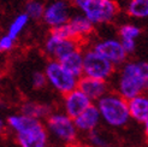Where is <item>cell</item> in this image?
Here are the masks:
<instances>
[{
	"label": "cell",
	"instance_id": "obj_1",
	"mask_svg": "<svg viewBox=\"0 0 148 147\" xmlns=\"http://www.w3.org/2000/svg\"><path fill=\"white\" fill-rule=\"evenodd\" d=\"M6 127L14 134L19 147H48L49 135L42 121L23 113H13L7 117Z\"/></svg>",
	"mask_w": 148,
	"mask_h": 147
},
{
	"label": "cell",
	"instance_id": "obj_2",
	"mask_svg": "<svg viewBox=\"0 0 148 147\" xmlns=\"http://www.w3.org/2000/svg\"><path fill=\"white\" fill-rule=\"evenodd\" d=\"M148 87V64L143 60H127L121 65L116 93L125 100L145 94Z\"/></svg>",
	"mask_w": 148,
	"mask_h": 147
},
{
	"label": "cell",
	"instance_id": "obj_3",
	"mask_svg": "<svg viewBox=\"0 0 148 147\" xmlns=\"http://www.w3.org/2000/svg\"><path fill=\"white\" fill-rule=\"evenodd\" d=\"M97 106L101 122L107 124L111 128H123L130 121L128 100H125L116 92H108L99 100Z\"/></svg>",
	"mask_w": 148,
	"mask_h": 147
},
{
	"label": "cell",
	"instance_id": "obj_4",
	"mask_svg": "<svg viewBox=\"0 0 148 147\" xmlns=\"http://www.w3.org/2000/svg\"><path fill=\"white\" fill-rule=\"evenodd\" d=\"M93 25L108 24L117 18L119 6L114 0H70Z\"/></svg>",
	"mask_w": 148,
	"mask_h": 147
},
{
	"label": "cell",
	"instance_id": "obj_5",
	"mask_svg": "<svg viewBox=\"0 0 148 147\" xmlns=\"http://www.w3.org/2000/svg\"><path fill=\"white\" fill-rule=\"evenodd\" d=\"M42 71L45 74L47 84L59 94L65 95L77 88L78 77L69 72L58 60L49 59Z\"/></svg>",
	"mask_w": 148,
	"mask_h": 147
},
{
	"label": "cell",
	"instance_id": "obj_6",
	"mask_svg": "<svg viewBox=\"0 0 148 147\" xmlns=\"http://www.w3.org/2000/svg\"><path fill=\"white\" fill-rule=\"evenodd\" d=\"M46 130L48 135L64 145L77 142L78 131L71 117L64 112H52L46 118Z\"/></svg>",
	"mask_w": 148,
	"mask_h": 147
},
{
	"label": "cell",
	"instance_id": "obj_7",
	"mask_svg": "<svg viewBox=\"0 0 148 147\" xmlns=\"http://www.w3.org/2000/svg\"><path fill=\"white\" fill-rule=\"evenodd\" d=\"M83 52V70L82 76L107 81L114 75L116 67L108 60L98 54L93 48H87Z\"/></svg>",
	"mask_w": 148,
	"mask_h": 147
},
{
	"label": "cell",
	"instance_id": "obj_8",
	"mask_svg": "<svg viewBox=\"0 0 148 147\" xmlns=\"http://www.w3.org/2000/svg\"><path fill=\"white\" fill-rule=\"evenodd\" d=\"M94 27L95 25H93L83 14L76 13L70 17L68 23H65L64 25L58 27L56 29H52L51 33L60 36V38L73 39L81 42L82 40L89 38L93 34Z\"/></svg>",
	"mask_w": 148,
	"mask_h": 147
},
{
	"label": "cell",
	"instance_id": "obj_9",
	"mask_svg": "<svg viewBox=\"0 0 148 147\" xmlns=\"http://www.w3.org/2000/svg\"><path fill=\"white\" fill-rule=\"evenodd\" d=\"M72 16V4L70 0H49L45 4L42 21L51 29L62 27Z\"/></svg>",
	"mask_w": 148,
	"mask_h": 147
},
{
	"label": "cell",
	"instance_id": "obj_10",
	"mask_svg": "<svg viewBox=\"0 0 148 147\" xmlns=\"http://www.w3.org/2000/svg\"><path fill=\"white\" fill-rule=\"evenodd\" d=\"M93 48L98 54L108 60L113 67H121V65L128 60V54L122 46L119 39L116 38H106L98 40L93 43Z\"/></svg>",
	"mask_w": 148,
	"mask_h": 147
},
{
	"label": "cell",
	"instance_id": "obj_11",
	"mask_svg": "<svg viewBox=\"0 0 148 147\" xmlns=\"http://www.w3.org/2000/svg\"><path fill=\"white\" fill-rule=\"evenodd\" d=\"M81 42L73 39L60 38L53 33H51L43 43V52L45 54L53 60H60L62 58L68 56L69 53L76 49H79Z\"/></svg>",
	"mask_w": 148,
	"mask_h": 147
},
{
	"label": "cell",
	"instance_id": "obj_12",
	"mask_svg": "<svg viewBox=\"0 0 148 147\" xmlns=\"http://www.w3.org/2000/svg\"><path fill=\"white\" fill-rule=\"evenodd\" d=\"M93 101L83 94L78 88L63 95V110L64 113L73 120L79 113H82L87 107H89Z\"/></svg>",
	"mask_w": 148,
	"mask_h": 147
},
{
	"label": "cell",
	"instance_id": "obj_13",
	"mask_svg": "<svg viewBox=\"0 0 148 147\" xmlns=\"http://www.w3.org/2000/svg\"><path fill=\"white\" fill-rule=\"evenodd\" d=\"M77 88L83 94H86L90 99V101H97L110 92V86L107 81L97 80L87 76H81L78 78Z\"/></svg>",
	"mask_w": 148,
	"mask_h": 147
},
{
	"label": "cell",
	"instance_id": "obj_14",
	"mask_svg": "<svg viewBox=\"0 0 148 147\" xmlns=\"http://www.w3.org/2000/svg\"><path fill=\"white\" fill-rule=\"evenodd\" d=\"M142 34V29L135 23H124L118 29L119 41L128 56L132 54L137 48V40Z\"/></svg>",
	"mask_w": 148,
	"mask_h": 147
},
{
	"label": "cell",
	"instance_id": "obj_15",
	"mask_svg": "<svg viewBox=\"0 0 148 147\" xmlns=\"http://www.w3.org/2000/svg\"><path fill=\"white\" fill-rule=\"evenodd\" d=\"M73 123H75V127L78 133L84 135L88 134L89 131L99 128L101 118L97 106L92 104L89 107H87L82 113H79L77 117L73 118Z\"/></svg>",
	"mask_w": 148,
	"mask_h": 147
},
{
	"label": "cell",
	"instance_id": "obj_16",
	"mask_svg": "<svg viewBox=\"0 0 148 147\" xmlns=\"http://www.w3.org/2000/svg\"><path fill=\"white\" fill-rule=\"evenodd\" d=\"M128 110L130 120H134L137 123L148 126V98L145 94L137 95L128 100Z\"/></svg>",
	"mask_w": 148,
	"mask_h": 147
},
{
	"label": "cell",
	"instance_id": "obj_17",
	"mask_svg": "<svg viewBox=\"0 0 148 147\" xmlns=\"http://www.w3.org/2000/svg\"><path fill=\"white\" fill-rule=\"evenodd\" d=\"M21 113H23L28 117H32V118L42 121L46 120L52 113V110L49 105L43 104V102L27 100L21 105Z\"/></svg>",
	"mask_w": 148,
	"mask_h": 147
},
{
	"label": "cell",
	"instance_id": "obj_18",
	"mask_svg": "<svg viewBox=\"0 0 148 147\" xmlns=\"http://www.w3.org/2000/svg\"><path fill=\"white\" fill-rule=\"evenodd\" d=\"M63 67L68 70L69 72H71L73 76L76 77H81L82 76V70H83V52L82 49H76L73 52L69 53L68 56H65L64 58H62L59 60Z\"/></svg>",
	"mask_w": 148,
	"mask_h": 147
},
{
	"label": "cell",
	"instance_id": "obj_19",
	"mask_svg": "<svg viewBox=\"0 0 148 147\" xmlns=\"http://www.w3.org/2000/svg\"><path fill=\"white\" fill-rule=\"evenodd\" d=\"M86 137L88 147H111V145H112L111 136L105 131L100 130L99 128L86 134Z\"/></svg>",
	"mask_w": 148,
	"mask_h": 147
},
{
	"label": "cell",
	"instance_id": "obj_20",
	"mask_svg": "<svg viewBox=\"0 0 148 147\" xmlns=\"http://www.w3.org/2000/svg\"><path fill=\"white\" fill-rule=\"evenodd\" d=\"M125 11L132 18L145 19L148 17V0H129Z\"/></svg>",
	"mask_w": 148,
	"mask_h": 147
},
{
	"label": "cell",
	"instance_id": "obj_21",
	"mask_svg": "<svg viewBox=\"0 0 148 147\" xmlns=\"http://www.w3.org/2000/svg\"><path fill=\"white\" fill-rule=\"evenodd\" d=\"M29 17L27 16V14L23 12V13H19L17 14L16 17L13 18V21L10 23L9 25V29H7V35L10 36V38H12L13 40H17L18 36L23 33V30L25 29V27L28 25L29 23Z\"/></svg>",
	"mask_w": 148,
	"mask_h": 147
},
{
	"label": "cell",
	"instance_id": "obj_22",
	"mask_svg": "<svg viewBox=\"0 0 148 147\" xmlns=\"http://www.w3.org/2000/svg\"><path fill=\"white\" fill-rule=\"evenodd\" d=\"M45 4L41 0H27L24 5V13L29 17V19L38 21L42 18Z\"/></svg>",
	"mask_w": 148,
	"mask_h": 147
},
{
	"label": "cell",
	"instance_id": "obj_23",
	"mask_svg": "<svg viewBox=\"0 0 148 147\" xmlns=\"http://www.w3.org/2000/svg\"><path fill=\"white\" fill-rule=\"evenodd\" d=\"M30 83H32V87L36 91H40V89H43L46 86H47V81H46V77H45V74L43 71H34L30 76Z\"/></svg>",
	"mask_w": 148,
	"mask_h": 147
},
{
	"label": "cell",
	"instance_id": "obj_24",
	"mask_svg": "<svg viewBox=\"0 0 148 147\" xmlns=\"http://www.w3.org/2000/svg\"><path fill=\"white\" fill-rule=\"evenodd\" d=\"M14 45H16V40L10 38L7 34L3 35L1 38H0V51H1L3 53L11 52L14 47Z\"/></svg>",
	"mask_w": 148,
	"mask_h": 147
},
{
	"label": "cell",
	"instance_id": "obj_25",
	"mask_svg": "<svg viewBox=\"0 0 148 147\" xmlns=\"http://www.w3.org/2000/svg\"><path fill=\"white\" fill-rule=\"evenodd\" d=\"M7 130V127H6V122L5 120H3L1 117H0V136H3Z\"/></svg>",
	"mask_w": 148,
	"mask_h": 147
},
{
	"label": "cell",
	"instance_id": "obj_26",
	"mask_svg": "<svg viewBox=\"0 0 148 147\" xmlns=\"http://www.w3.org/2000/svg\"><path fill=\"white\" fill-rule=\"evenodd\" d=\"M64 147H88V146L87 145H83V144L73 142V144H69V145H64Z\"/></svg>",
	"mask_w": 148,
	"mask_h": 147
},
{
	"label": "cell",
	"instance_id": "obj_27",
	"mask_svg": "<svg viewBox=\"0 0 148 147\" xmlns=\"http://www.w3.org/2000/svg\"><path fill=\"white\" fill-rule=\"evenodd\" d=\"M1 84H3V77H1V74H0V88H1Z\"/></svg>",
	"mask_w": 148,
	"mask_h": 147
},
{
	"label": "cell",
	"instance_id": "obj_28",
	"mask_svg": "<svg viewBox=\"0 0 148 147\" xmlns=\"http://www.w3.org/2000/svg\"><path fill=\"white\" fill-rule=\"evenodd\" d=\"M3 54H4V53L1 52V51H0V58H1V56H3Z\"/></svg>",
	"mask_w": 148,
	"mask_h": 147
}]
</instances>
